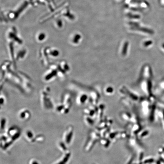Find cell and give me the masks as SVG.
Listing matches in <instances>:
<instances>
[{
	"label": "cell",
	"mask_w": 164,
	"mask_h": 164,
	"mask_svg": "<svg viewBox=\"0 0 164 164\" xmlns=\"http://www.w3.org/2000/svg\"><path fill=\"white\" fill-rule=\"evenodd\" d=\"M27 135L29 138H32V136H33L32 133L30 131H28L27 133Z\"/></svg>",
	"instance_id": "obj_3"
},
{
	"label": "cell",
	"mask_w": 164,
	"mask_h": 164,
	"mask_svg": "<svg viewBox=\"0 0 164 164\" xmlns=\"http://www.w3.org/2000/svg\"><path fill=\"white\" fill-rule=\"evenodd\" d=\"M10 36L11 38H14L15 40L19 42H22L18 38H17V37L16 36H15V34H13V33H10Z\"/></svg>",
	"instance_id": "obj_1"
},
{
	"label": "cell",
	"mask_w": 164,
	"mask_h": 164,
	"mask_svg": "<svg viewBox=\"0 0 164 164\" xmlns=\"http://www.w3.org/2000/svg\"><path fill=\"white\" fill-rule=\"evenodd\" d=\"M59 25H60V26H61L62 25L61 22V21H59Z\"/></svg>",
	"instance_id": "obj_5"
},
{
	"label": "cell",
	"mask_w": 164,
	"mask_h": 164,
	"mask_svg": "<svg viewBox=\"0 0 164 164\" xmlns=\"http://www.w3.org/2000/svg\"><path fill=\"white\" fill-rule=\"evenodd\" d=\"M45 38V35L43 34H41L39 36V37H38V39L40 40H43V39Z\"/></svg>",
	"instance_id": "obj_2"
},
{
	"label": "cell",
	"mask_w": 164,
	"mask_h": 164,
	"mask_svg": "<svg viewBox=\"0 0 164 164\" xmlns=\"http://www.w3.org/2000/svg\"><path fill=\"white\" fill-rule=\"evenodd\" d=\"M32 164H38V163H37V162H36L34 161L32 163Z\"/></svg>",
	"instance_id": "obj_4"
}]
</instances>
